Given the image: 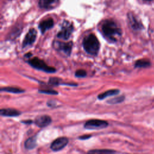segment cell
I'll list each match as a JSON object with an SVG mask.
<instances>
[{
  "label": "cell",
  "instance_id": "9c48e42d",
  "mask_svg": "<svg viewBox=\"0 0 154 154\" xmlns=\"http://www.w3.org/2000/svg\"><path fill=\"white\" fill-rule=\"evenodd\" d=\"M128 20L130 27L134 31H140L143 28L142 23L137 19V18L132 13L128 14Z\"/></svg>",
  "mask_w": 154,
  "mask_h": 154
},
{
  "label": "cell",
  "instance_id": "e0dca14e",
  "mask_svg": "<svg viewBox=\"0 0 154 154\" xmlns=\"http://www.w3.org/2000/svg\"><path fill=\"white\" fill-rule=\"evenodd\" d=\"M150 66V63L148 60L141 59L137 60L135 63V67H143L146 68Z\"/></svg>",
  "mask_w": 154,
  "mask_h": 154
},
{
  "label": "cell",
  "instance_id": "8fae6325",
  "mask_svg": "<svg viewBox=\"0 0 154 154\" xmlns=\"http://www.w3.org/2000/svg\"><path fill=\"white\" fill-rule=\"evenodd\" d=\"M54 22L52 18H48L42 21L39 25L38 28L42 32V34H44L48 29H51L54 26Z\"/></svg>",
  "mask_w": 154,
  "mask_h": 154
},
{
  "label": "cell",
  "instance_id": "ffe728a7",
  "mask_svg": "<svg viewBox=\"0 0 154 154\" xmlns=\"http://www.w3.org/2000/svg\"><path fill=\"white\" fill-rule=\"evenodd\" d=\"M62 83L63 82H61V79L57 77H51L49 79L48 81V84L53 86L62 85Z\"/></svg>",
  "mask_w": 154,
  "mask_h": 154
},
{
  "label": "cell",
  "instance_id": "5b68a950",
  "mask_svg": "<svg viewBox=\"0 0 154 154\" xmlns=\"http://www.w3.org/2000/svg\"><path fill=\"white\" fill-rule=\"evenodd\" d=\"M108 122L100 119H91L86 122L84 125V128L90 130H98L106 128Z\"/></svg>",
  "mask_w": 154,
  "mask_h": 154
},
{
  "label": "cell",
  "instance_id": "4316f807",
  "mask_svg": "<svg viewBox=\"0 0 154 154\" xmlns=\"http://www.w3.org/2000/svg\"><path fill=\"white\" fill-rule=\"evenodd\" d=\"M144 1H152V0H144Z\"/></svg>",
  "mask_w": 154,
  "mask_h": 154
},
{
  "label": "cell",
  "instance_id": "277c9868",
  "mask_svg": "<svg viewBox=\"0 0 154 154\" xmlns=\"http://www.w3.org/2000/svg\"><path fill=\"white\" fill-rule=\"evenodd\" d=\"M73 25L71 22L67 20H64L61 23V29L58 32L57 36L59 38L67 40L70 38L73 31Z\"/></svg>",
  "mask_w": 154,
  "mask_h": 154
},
{
  "label": "cell",
  "instance_id": "8992f818",
  "mask_svg": "<svg viewBox=\"0 0 154 154\" xmlns=\"http://www.w3.org/2000/svg\"><path fill=\"white\" fill-rule=\"evenodd\" d=\"M54 47L58 51L63 52L67 56H70L72 50L73 42L72 41L68 42L55 41L54 42Z\"/></svg>",
  "mask_w": 154,
  "mask_h": 154
},
{
  "label": "cell",
  "instance_id": "3957f363",
  "mask_svg": "<svg viewBox=\"0 0 154 154\" xmlns=\"http://www.w3.org/2000/svg\"><path fill=\"white\" fill-rule=\"evenodd\" d=\"M27 62L33 68L46 73H55L57 70L54 67L48 66L43 60L38 57H34L30 59Z\"/></svg>",
  "mask_w": 154,
  "mask_h": 154
},
{
  "label": "cell",
  "instance_id": "6da1fadb",
  "mask_svg": "<svg viewBox=\"0 0 154 154\" xmlns=\"http://www.w3.org/2000/svg\"><path fill=\"white\" fill-rule=\"evenodd\" d=\"M101 28L103 35L111 42H117L122 34L121 28L112 20H106L103 23Z\"/></svg>",
  "mask_w": 154,
  "mask_h": 154
},
{
  "label": "cell",
  "instance_id": "30bf717a",
  "mask_svg": "<svg viewBox=\"0 0 154 154\" xmlns=\"http://www.w3.org/2000/svg\"><path fill=\"white\" fill-rule=\"evenodd\" d=\"M34 123L39 128H45L52 123V119L48 115L38 116L35 117Z\"/></svg>",
  "mask_w": 154,
  "mask_h": 154
},
{
  "label": "cell",
  "instance_id": "ac0fdd59",
  "mask_svg": "<svg viewBox=\"0 0 154 154\" xmlns=\"http://www.w3.org/2000/svg\"><path fill=\"white\" fill-rule=\"evenodd\" d=\"M125 99V96H116L113 98H111L110 99H108L106 102L108 104L111 105H114V104H117L120 102H122Z\"/></svg>",
  "mask_w": 154,
  "mask_h": 154
},
{
  "label": "cell",
  "instance_id": "7c38bea8",
  "mask_svg": "<svg viewBox=\"0 0 154 154\" xmlns=\"http://www.w3.org/2000/svg\"><path fill=\"white\" fill-rule=\"evenodd\" d=\"M21 112L13 108H2L0 109V114L4 117H17L21 114Z\"/></svg>",
  "mask_w": 154,
  "mask_h": 154
},
{
  "label": "cell",
  "instance_id": "44dd1931",
  "mask_svg": "<svg viewBox=\"0 0 154 154\" xmlns=\"http://www.w3.org/2000/svg\"><path fill=\"white\" fill-rule=\"evenodd\" d=\"M38 92L40 93L46 94H52V95H57L58 94V92L51 89H46V90H38Z\"/></svg>",
  "mask_w": 154,
  "mask_h": 154
},
{
  "label": "cell",
  "instance_id": "603a6c76",
  "mask_svg": "<svg viewBox=\"0 0 154 154\" xmlns=\"http://www.w3.org/2000/svg\"><path fill=\"white\" fill-rule=\"evenodd\" d=\"M91 137V135H84L79 137V139L82 140H87V139H88V138H90Z\"/></svg>",
  "mask_w": 154,
  "mask_h": 154
},
{
  "label": "cell",
  "instance_id": "d6986e66",
  "mask_svg": "<svg viewBox=\"0 0 154 154\" xmlns=\"http://www.w3.org/2000/svg\"><path fill=\"white\" fill-rule=\"evenodd\" d=\"M88 153H116V151L112 150H109V149H94V150H89Z\"/></svg>",
  "mask_w": 154,
  "mask_h": 154
},
{
  "label": "cell",
  "instance_id": "ba28073f",
  "mask_svg": "<svg viewBox=\"0 0 154 154\" xmlns=\"http://www.w3.org/2000/svg\"><path fill=\"white\" fill-rule=\"evenodd\" d=\"M69 139L65 137L56 138L51 144V149L54 152H58L64 149L68 144Z\"/></svg>",
  "mask_w": 154,
  "mask_h": 154
},
{
  "label": "cell",
  "instance_id": "7a4b0ae2",
  "mask_svg": "<svg viewBox=\"0 0 154 154\" xmlns=\"http://www.w3.org/2000/svg\"><path fill=\"white\" fill-rule=\"evenodd\" d=\"M84 51L92 56H96L100 49V42L94 34H90L85 36L82 41Z\"/></svg>",
  "mask_w": 154,
  "mask_h": 154
},
{
  "label": "cell",
  "instance_id": "cb8c5ba5",
  "mask_svg": "<svg viewBox=\"0 0 154 154\" xmlns=\"http://www.w3.org/2000/svg\"><path fill=\"white\" fill-rule=\"evenodd\" d=\"M47 105L48 106H55L56 105V103L55 101H52V100H50V101H48L47 102Z\"/></svg>",
  "mask_w": 154,
  "mask_h": 154
},
{
  "label": "cell",
  "instance_id": "484cf974",
  "mask_svg": "<svg viewBox=\"0 0 154 154\" xmlns=\"http://www.w3.org/2000/svg\"><path fill=\"white\" fill-rule=\"evenodd\" d=\"M32 55V54H31V52H28V53H26V54L24 55V57L27 58H29Z\"/></svg>",
  "mask_w": 154,
  "mask_h": 154
},
{
  "label": "cell",
  "instance_id": "d4e9b609",
  "mask_svg": "<svg viewBox=\"0 0 154 154\" xmlns=\"http://www.w3.org/2000/svg\"><path fill=\"white\" fill-rule=\"evenodd\" d=\"M21 123L26 125H30L33 123V121L31 120H22L21 121Z\"/></svg>",
  "mask_w": 154,
  "mask_h": 154
},
{
  "label": "cell",
  "instance_id": "4fadbf2b",
  "mask_svg": "<svg viewBox=\"0 0 154 154\" xmlns=\"http://www.w3.org/2000/svg\"><path fill=\"white\" fill-rule=\"evenodd\" d=\"M59 0H39V7L44 9H51L54 8L58 3Z\"/></svg>",
  "mask_w": 154,
  "mask_h": 154
},
{
  "label": "cell",
  "instance_id": "9a60e30c",
  "mask_svg": "<svg viewBox=\"0 0 154 154\" xmlns=\"http://www.w3.org/2000/svg\"><path fill=\"white\" fill-rule=\"evenodd\" d=\"M119 93H120V90L119 89H110L104 91L102 93L99 94L97 96V98L99 100H103L106 97L117 95Z\"/></svg>",
  "mask_w": 154,
  "mask_h": 154
},
{
  "label": "cell",
  "instance_id": "5bb4252c",
  "mask_svg": "<svg viewBox=\"0 0 154 154\" xmlns=\"http://www.w3.org/2000/svg\"><path fill=\"white\" fill-rule=\"evenodd\" d=\"M37 136L34 135L27 138L24 143V147L28 150H32L37 146Z\"/></svg>",
  "mask_w": 154,
  "mask_h": 154
},
{
  "label": "cell",
  "instance_id": "52a82bcc",
  "mask_svg": "<svg viewBox=\"0 0 154 154\" xmlns=\"http://www.w3.org/2000/svg\"><path fill=\"white\" fill-rule=\"evenodd\" d=\"M37 31L34 28H31L26 34L22 42V48L31 46L35 41L37 38Z\"/></svg>",
  "mask_w": 154,
  "mask_h": 154
},
{
  "label": "cell",
  "instance_id": "7402d4cb",
  "mask_svg": "<svg viewBox=\"0 0 154 154\" xmlns=\"http://www.w3.org/2000/svg\"><path fill=\"white\" fill-rule=\"evenodd\" d=\"M75 76L77 78H84L87 76V72L84 69H78L75 72Z\"/></svg>",
  "mask_w": 154,
  "mask_h": 154
},
{
  "label": "cell",
  "instance_id": "2e32d148",
  "mask_svg": "<svg viewBox=\"0 0 154 154\" xmlns=\"http://www.w3.org/2000/svg\"><path fill=\"white\" fill-rule=\"evenodd\" d=\"M1 91H5L11 93H22L25 92V90L17 88V87H1L0 89Z\"/></svg>",
  "mask_w": 154,
  "mask_h": 154
}]
</instances>
